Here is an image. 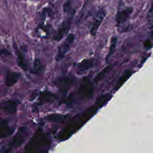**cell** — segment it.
I'll return each instance as SVG.
<instances>
[{
	"instance_id": "603a6c76",
	"label": "cell",
	"mask_w": 153,
	"mask_h": 153,
	"mask_svg": "<svg viewBox=\"0 0 153 153\" xmlns=\"http://www.w3.org/2000/svg\"><path fill=\"white\" fill-rule=\"evenodd\" d=\"M143 45H144V47L148 49L151 48L152 47V43L149 39H148L146 41H145Z\"/></svg>"
},
{
	"instance_id": "ba28073f",
	"label": "cell",
	"mask_w": 153,
	"mask_h": 153,
	"mask_svg": "<svg viewBox=\"0 0 153 153\" xmlns=\"http://www.w3.org/2000/svg\"><path fill=\"white\" fill-rule=\"evenodd\" d=\"M105 16H106V11H105L104 9L102 8L97 11L94 23L90 30V33L91 35L94 36L96 34L97 31Z\"/></svg>"
},
{
	"instance_id": "9a60e30c",
	"label": "cell",
	"mask_w": 153,
	"mask_h": 153,
	"mask_svg": "<svg viewBox=\"0 0 153 153\" xmlns=\"http://www.w3.org/2000/svg\"><path fill=\"white\" fill-rule=\"evenodd\" d=\"M56 98V95L49 92L43 91L39 95V103L40 104H44L48 102H53Z\"/></svg>"
},
{
	"instance_id": "d4e9b609",
	"label": "cell",
	"mask_w": 153,
	"mask_h": 153,
	"mask_svg": "<svg viewBox=\"0 0 153 153\" xmlns=\"http://www.w3.org/2000/svg\"><path fill=\"white\" fill-rule=\"evenodd\" d=\"M153 11V2H152V5H151V8H150V10H149V13H152Z\"/></svg>"
},
{
	"instance_id": "cb8c5ba5",
	"label": "cell",
	"mask_w": 153,
	"mask_h": 153,
	"mask_svg": "<svg viewBox=\"0 0 153 153\" xmlns=\"http://www.w3.org/2000/svg\"><path fill=\"white\" fill-rule=\"evenodd\" d=\"M9 54H10V52H9L7 50H6V49L0 50V56H4L9 55Z\"/></svg>"
},
{
	"instance_id": "4fadbf2b",
	"label": "cell",
	"mask_w": 153,
	"mask_h": 153,
	"mask_svg": "<svg viewBox=\"0 0 153 153\" xmlns=\"http://www.w3.org/2000/svg\"><path fill=\"white\" fill-rule=\"evenodd\" d=\"M93 65V59H86L81 61L77 66V72L78 74H82L90 68H92Z\"/></svg>"
},
{
	"instance_id": "7a4b0ae2",
	"label": "cell",
	"mask_w": 153,
	"mask_h": 153,
	"mask_svg": "<svg viewBox=\"0 0 153 153\" xmlns=\"http://www.w3.org/2000/svg\"><path fill=\"white\" fill-rule=\"evenodd\" d=\"M94 88L91 82L88 78H84L80 84L78 90L79 97L82 99H88L93 94Z\"/></svg>"
},
{
	"instance_id": "484cf974",
	"label": "cell",
	"mask_w": 153,
	"mask_h": 153,
	"mask_svg": "<svg viewBox=\"0 0 153 153\" xmlns=\"http://www.w3.org/2000/svg\"><path fill=\"white\" fill-rule=\"evenodd\" d=\"M69 1H70V0H69Z\"/></svg>"
},
{
	"instance_id": "5b68a950",
	"label": "cell",
	"mask_w": 153,
	"mask_h": 153,
	"mask_svg": "<svg viewBox=\"0 0 153 153\" xmlns=\"http://www.w3.org/2000/svg\"><path fill=\"white\" fill-rule=\"evenodd\" d=\"M74 81V79L70 77L62 76L57 78L54 81V83L62 92L65 93L69 90Z\"/></svg>"
},
{
	"instance_id": "3957f363",
	"label": "cell",
	"mask_w": 153,
	"mask_h": 153,
	"mask_svg": "<svg viewBox=\"0 0 153 153\" xmlns=\"http://www.w3.org/2000/svg\"><path fill=\"white\" fill-rule=\"evenodd\" d=\"M29 135V130L27 128L25 127H20L10 143V145L15 148L21 146L28 138Z\"/></svg>"
},
{
	"instance_id": "ffe728a7",
	"label": "cell",
	"mask_w": 153,
	"mask_h": 153,
	"mask_svg": "<svg viewBox=\"0 0 153 153\" xmlns=\"http://www.w3.org/2000/svg\"><path fill=\"white\" fill-rule=\"evenodd\" d=\"M117 38L116 36H113L111 38V45L109 47V52H108V54L107 56L106 59H109L110 58V57L113 54L115 50V47H116V45H117Z\"/></svg>"
},
{
	"instance_id": "ac0fdd59",
	"label": "cell",
	"mask_w": 153,
	"mask_h": 153,
	"mask_svg": "<svg viewBox=\"0 0 153 153\" xmlns=\"http://www.w3.org/2000/svg\"><path fill=\"white\" fill-rule=\"evenodd\" d=\"M66 118V115L62 114H51L47 117L48 121L55 123H61L65 120Z\"/></svg>"
},
{
	"instance_id": "2e32d148",
	"label": "cell",
	"mask_w": 153,
	"mask_h": 153,
	"mask_svg": "<svg viewBox=\"0 0 153 153\" xmlns=\"http://www.w3.org/2000/svg\"><path fill=\"white\" fill-rule=\"evenodd\" d=\"M14 45H15V48L14 47V50H15V51L17 56V64L19 67H20L23 70L26 71L27 69V63L26 62V60H25L24 56L17 48V47L16 46L15 44Z\"/></svg>"
},
{
	"instance_id": "5bb4252c",
	"label": "cell",
	"mask_w": 153,
	"mask_h": 153,
	"mask_svg": "<svg viewBox=\"0 0 153 153\" xmlns=\"http://www.w3.org/2000/svg\"><path fill=\"white\" fill-rule=\"evenodd\" d=\"M132 74H133L132 70H131V69L126 70L123 74V75L120 76V78L118 79V80L117 81V82L115 84V90H117L119 89L125 83V82L130 78V76L132 75Z\"/></svg>"
},
{
	"instance_id": "30bf717a",
	"label": "cell",
	"mask_w": 153,
	"mask_h": 153,
	"mask_svg": "<svg viewBox=\"0 0 153 153\" xmlns=\"http://www.w3.org/2000/svg\"><path fill=\"white\" fill-rule=\"evenodd\" d=\"M71 26V19H68L63 22L60 27H59L57 34L54 36V39L60 41L69 32Z\"/></svg>"
},
{
	"instance_id": "e0dca14e",
	"label": "cell",
	"mask_w": 153,
	"mask_h": 153,
	"mask_svg": "<svg viewBox=\"0 0 153 153\" xmlns=\"http://www.w3.org/2000/svg\"><path fill=\"white\" fill-rule=\"evenodd\" d=\"M112 95L110 93H106L102 95H100L98 97H97L95 102V106H96L98 108H102L105 106L111 99Z\"/></svg>"
},
{
	"instance_id": "44dd1931",
	"label": "cell",
	"mask_w": 153,
	"mask_h": 153,
	"mask_svg": "<svg viewBox=\"0 0 153 153\" xmlns=\"http://www.w3.org/2000/svg\"><path fill=\"white\" fill-rule=\"evenodd\" d=\"M41 68V62L39 59H35L33 62V68L30 70V72L33 74H38Z\"/></svg>"
},
{
	"instance_id": "52a82bcc",
	"label": "cell",
	"mask_w": 153,
	"mask_h": 153,
	"mask_svg": "<svg viewBox=\"0 0 153 153\" xmlns=\"http://www.w3.org/2000/svg\"><path fill=\"white\" fill-rule=\"evenodd\" d=\"M14 131V128L10 127L5 120L0 119V139L11 136L13 134Z\"/></svg>"
},
{
	"instance_id": "7c38bea8",
	"label": "cell",
	"mask_w": 153,
	"mask_h": 153,
	"mask_svg": "<svg viewBox=\"0 0 153 153\" xmlns=\"http://www.w3.org/2000/svg\"><path fill=\"white\" fill-rule=\"evenodd\" d=\"M21 76V74L15 72H8L7 73L5 82V85L8 87H11L16 84Z\"/></svg>"
},
{
	"instance_id": "9c48e42d",
	"label": "cell",
	"mask_w": 153,
	"mask_h": 153,
	"mask_svg": "<svg viewBox=\"0 0 153 153\" xmlns=\"http://www.w3.org/2000/svg\"><path fill=\"white\" fill-rule=\"evenodd\" d=\"M18 102L14 100H8L0 103V109H2L6 112L10 114H14L17 111V106Z\"/></svg>"
},
{
	"instance_id": "8992f818",
	"label": "cell",
	"mask_w": 153,
	"mask_h": 153,
	"mask_svg": "<svg viewBox=\"0 0 153 153\" xmlns=\"http://www.w3.org/2000/svg\"><path fill=\"white\" fill-rule=\"evenodd\" d=\"M133 8L131 7L126 8L124 10L118 11L115 16V22L118 26L125 23L132 14Z\"/></svg>"
},
{
	"instance_id": "277c9868",
	"label": "cell",
	"mask_w": 153,
	"mask_h": 153,
	"mask_svg": "<svg viewBox=\"0 0 153 153\" xmlns=\"http://www.w3.org/2000/svg\"><path fill=\"white\" fill-rule=\"evenodd\" d=\"M74 40V35L72 33L68 35L65 40L60 45L58 50V54L57 56V60H60L66 54V53L69 51L71 45Z\"/></svg>"
},
{
	"instance_id": "7402d4cb",
	"label": "cell",
	"mask_w": 153,
	"mask_h": 153,
	"mask_svg": "<svg viewBox=\"0 0 153 153\" xmlns=\"http://www.w3.org/2000/svg\"><path fill=\"white\" fill-rule=\"evenodd\" d=\"M71 8V4H70V2L69 1H68L66 2L64 5H63V10H64V12L65 13H67L69 11Z\"/></svg>"
},
{
	"instance_id": "8fae6325",
	"label": "cell",
	"mask_w": 153,
	"mask_h": 153,
	"mask_svg": "<svg viewBox=\"0 0 153 153\" xmlns=\"http://www.w3.org/2000/svg\"><path fill=\"white\" fill-rule=\"evenodd\" d=\"M97 109H98V108L95 105L90 106L84 111L82 115L79 117L80 121L84 124L91 117H93L94 115V114L97 112Z\"/></svg>"
},
{
	"instance_id": "d6986e66",
	"label": "cell",
	"mask_w": 153,
	"mask_h": 153,
	"mask_svg": "<svg viewBox=\"0 0 153 153\" xmlns=\"http://www.w3.org/2000/svg\"><path fill=\"white\" fill-rule=\"evenodd\" d=\"M111 66H106L105 68H104L100 72H99L94 78V83H97L98 82H99L108 72L109 71L111 70Z\"/></svg>"
},
{
	"instance_id": "6da1fadb",
	"label": "cell",
	"mask_w": 153,
	"mask_h": 153,
	"mask_svg": "<svg viewBox=\"0 0 153 153\" xmlns=\"http://www.w3.org/2000/svg\"><path fill=\"white\" fill-rule=\"evenodd\" d=\"M84 124L79 119L78 121H72L70 122L60 132L59 134V139L65 140L70 137L74 133L78 131Z\"/></svg>"
}]
</instances>
